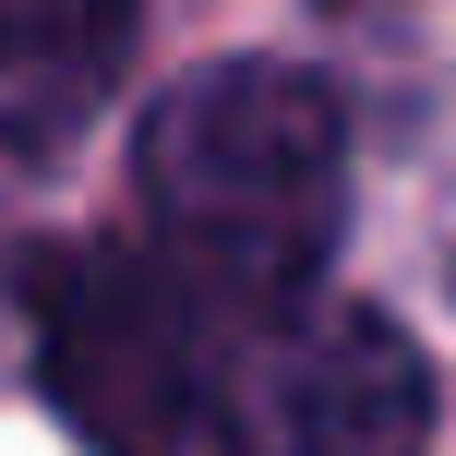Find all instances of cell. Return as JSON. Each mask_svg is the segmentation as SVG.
Masks as SVG:
<instances>
[{"label": "cell", "instance_id": "obj_2", "mask_svg": "<svg viewBox=\"0 0 456 456\" xmlns=\"http://www.w3.org/2000/svg\"><path fill=\"white\" fill-rule=\"evenodd\" d=\"M12 276H24V361H37V396L61 409V433L85 456H181L192 396H205L181 276L109 240L24 252Z\"/></svg>", "mask_w": 456, "mask_h": 456}, {"label": "cell", "instance_id": "obj_1", "mask_svg": "<svg viewBox=\"0 0 456 456\" xmlns=\"http://www.w3.org/2000/svg\"><path fill=\"white\" fill-rule=\"evenodd\" d=\"M133 181L181 300H228L252 324L300 313L348 228V109L300 61L181 72L133 133Z\"/></svg>", "mask_w": 456, "mask_h": 456}, {"label": "cell", "instance_id": "obj_3", "mask_svg": "<svg viewBox=\"0 0 456 456\" xmlns=\"http://www.w3.org/2000/svg\"><path fill=\"white\" fill-rule=\"evenodd\" d=\"M228 456H433V361L361 300H300L240 337L216 385Z\"/></svg>", "mask_w": 456, "mask_h": 456}, {"label": "cell", "instance_id": "obj_4", "mask_svg": "<svg viewBox=\"0 0 456 456\" xmlns=\"http://www.w3.org/2000/svg\"><path fill=\"white\" fill-rule=\"evenodd\" d=\"M144 0H0V157H72L133 61Z\"/></svg>", "mask_w": 456, "mask_h": 456}]
</instances>
